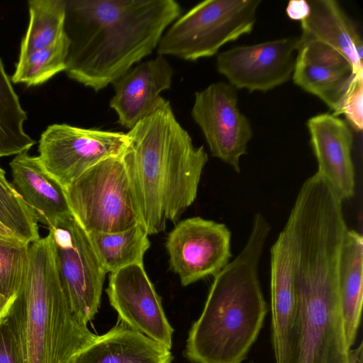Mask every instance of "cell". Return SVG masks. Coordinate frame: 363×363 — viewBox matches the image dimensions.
I'll use <instances>...</instances> for the list:
<instances>
[{
    "label": "cell",
    "mask_w": 363,
    "mask_h": 363,
    "mask_svg": "<svg viewBox=\"0 0 363 363\" xmlns=\"http://www.w3.org/2000/svg\"><path fill=\"white\" fill-rule=\"evenodd\" d=\"M0 238L6 239V240H13V241H19V240L23 241L16 234H14L12 231H11L7 228L4 226L1 223H0Z\"/></svg>",
    "instance_id": "1f68e13d"
},
{
    "label": "cell",
    "mask_w": 363,
    "mask_h": 363,
    "mask_svg": "<svg viewBox=\"0 0 363 363\" xmlns=\"http://www.w3.org/2000/svg\"><path fill=\"white\" fill-rule=\"evenodd\" d=\"M126 143L121 132L53 124L41 135L38 157L65 189L99 162L121 155Z\"/></svg>",
    "instance_id": "9c48e42d"
},
{
    "label": "cell",
    "mask_w": 363,
    "mask_h": 363,
    "mask_svg": "<svg viewBox=\"0 0 363 363\" xmlns=\"http://www.w3.org/2000/svg\"><path fill=\"white\" fill-rule=\"evenodd\" d=\"M296 244L288 220L270 250V298L275 363H282L297 309Z\"/></svg>",
    "instance_id": "5bb4252c"
},
{
    "label": "cell",
    "mask_w": 363,
    "mask_h": 363,
    "mask_svg": "<svg viewBox=\"0 0 363 363\" xmlns=\"http://www.w3.org/2000/svg\"><path fill=\"white\" fill-rule=\"evenodd\" d=\"M307 1L309 13L301 21L300 40L333 48L350 62L355 74L363 72V43L352 19L336 1Z\"/></svg>",
    "instance_id": "ac0fdd59"
},
{
    "label": "cell",
    "mask_w": 363,
    "mask_h": 363,
    "mask_svg": "<svg viewBox=\"0 0 363 363\" xmlns=\"http://www.w3.org/2000/svg\"><path fill=\"white\" fill-rule=\"evenodd\" d=\"M0 363H20L12 333L5 319L0 323Z\"/></svg>",
    "instance_id": "f1b7e54d"
},
{
    "label": "cell",
    "mask_w": 363,
    "mask_h": 363,
    "mask_svg": "<svg viewBox=\"0 0 363 363\" xmlns=\"http://www.w3.org/2000/svg\"><path fill=\"white\" fill-rule=\"evenodd\" d=\"M52 235L58 274L74 314L84 324L98 313L107 272L87 233L72 214L48 229Z\"/></svg>",
    "instance_id": "ba28073f"
},
{
    "label": "cell",
    "mask_w": 363,
    "mask_h": 363,
    "mask_svg": "<svg viewBox=\"0 0 363 363\" xmlns=\"http://www.w3.org/2000/svg\"><path fill=\"white\" fill-rule=\"evenodd\" d=\"M248 363H253V362H252V361H251V362H248Z\"/></svg>",
    "instance_id": "d6a6232c"
},
{
    "label": "cell",
    "mask_w": 363,
    "mask_h": 363,
    "mask_svg": "<svg viewBox=\"0 0 363 363\" xmlns=\"http://www.w3.org/2000/svg\"><path fill=\"white\" fill-rule=\"evenodd\" d=\"M181 12L174 0L66 1L67 75L101 91L152 54Z\"/></svg>",
    "instance_id": "6da1fadb"
},
{
    "label": "cell",
    "mask_w": 363,
    "mask_h": 363,
    "mask_svg": "<svg viewBox=\"0 0 363 363\" xmlns=\"http://www.w3.org/2000/svg\"><path fill=\"white\" fill-rule=\"evenodd\" d=\"M106 291L119 321L171 349L174 329L143 264H131L111 273Z\"/></svg>",
    "instance_id": "4fadbf2b"
},
{
    "label": "cell",
    "mask_w": 363,
    "mask_h": 363,
    "mask_svg": "<svg viewBox=\"0 0 363 363\" xmlns=\"http://www.w3.org/2000/svg\"><path fill=\"white\" fill-rule=\"evenodd\" d=\"M28 151L16 155L10 162L13 184L38 222L52 227L72 214L65 189L43 167L38 157Z\"/></svg>",
    "instance_id": "d6986e66"
},
{
    "label": "cell",
    "mask_w": 363,
    "mask_h": 363,
    "mask_svg": "<svg viewBox=\"0 0 363 363\" xmlns=\"http://www.w3.org/2000/svg\"><path fill=\"white\" fill-rule=\"evenodd\" d=\"M87 234L107 273L131 264H143L144 255L150 246L149 235L141 223L119 232H88Z\"/></svg>",
    "instance_id": "7402d4cb"
},
{
    "label": "cell",
    "mask_w": 363,
    "mask_h": 363,
    "mask_svg": "<svg viewBox=\"0 0 363 363\" xmlns=\"http://www.w3.org/2000/svg\"><path fill=\"white\" fill-rule=\"evenodd\" d=\"M231 234L220 223L201 217L180 221L169 233V265L183 286L216 275L231 257Z\"/></svg>",
    "instance_id": "8fae6325"
},
{
    "label": "cell",
    "mask_w": 363,
    "mask_h": 363,
    "mask_svg": "<svg viewBox=\"0 0 363 363\" xmlns=\"http://www.w3.org/2000/svg\"><path fill=\"white\" fill-rule=\"evenodd\" d=\"M28 9L30 21L19 58L52 44L65 33L66 1L31 0Z\"/></svg>",
    "instance_id": "cb8c5ba5"
},
{
    "label": "cell",
    "mask_w": 363,
    "mask_h": 363,
    "mask_svg": "<svg viewBox=\"0 0 363 363\" xmlns=\"http://www.w3.org/2000/svg\"><path fill=\"white\" fill-rule=\"evenodd\" d=\"M12 301L0 295V323L6 318Z\"/></svg>",
    "instance_id": "4dcf8cb0"
},
{
    "label": "cell",
    "mask_w": 363,
    "mask_h": 363,
    "mask_svg": "<svg viewBox=\"0 0 363 363\" xmlns=\"http://www.w3.org/2000/svg\"><path fill=\"white\" fill-rule=\"evenodd\" d=\"M307 128L318 162L316 173L326 179L343 201L351 199L354 194L355 174L350 127L338 116L325 113L310 118Z\"/></svg>",
    "instance_id": "2e32d148"
},
{
    "label": "cell",
    "mask_w": 363,
    "mask_h": 363,
    "mask_svg": "<svg viewBox=\"0 0 363 363\" xmlns=\"http://www.w3.org/2000/svg\"><path fill=\"white\" fill-rule=\"evenodd\" d=\"M363 72L354 74L342 99L338 115L343 114L357 131L363 128Z\"/></svg>",
    "instance_id": "83f0119b"
},
{
    "label": "cell",
    "mask_w": 363,
    "mask_h": 363,
    "mask_svg": "<svg viewBox=\"0 0 363 363\" xmlns=\"http://www.w3.org/2000/svg\"><path fill=\"white\" fill-rule=\"evenodd\" d=\"M340 251L325 242L296 255L297 309L282 363H348L340 293Z\"/></svg>",
    "instance_id": "5b68a950"
},
{
    "label": "cell",
    "mask_w": 363,
    "mask_h": 363,
    "mask_svg": "<svg viewBox=\"0 0 363 363\" xmlns=\"http://www.w3.org/2000/svg\"><path fill=\"white\" fill-rule=\"evenodd\" d=\"M363 239L347 229L341 251L339 293L346 340L350 348L360 325L363 297Z\"/></svg>",
    "instance_id": "44dd1931"
},
{
    "label": "cell",
    "mask_w": 363,
    "mask_h": 363,
    "mask_svg": "<svg viewBox=\"0 0 363 363\" xmlns=\"http://www.w3.org/2000/svg\"><path fill=\"white\" fill-rule=\"evenodd\" d=\"M191 116L201 130L211 155L240 172L253 135L249 118L240 111L236 89L229 83H212L195 94Z\"/></svg>",
    "instance_id": "30bf717a"
},
{
    "label": "cell",
    "mask_w": 363,
    "mask_h": 363,
    "mask_svg": "<svg viewBox=\"0 0 363 363\" xmlns=\"http://www.w3.org/2000/svg\"><path fill=\"white\" fill-rule=\"evenodd\" d=\"M26 112L0 58V157L28 151L35 143L25 131Z\"/></svg>",
    "instance_id": "603a6c76"
},
{
    "label": "cell",
    "mask_w": 363,
    "mask_h": 363,
    "mask_svg": "<svg viewBox=\"0 0 363 363\" xmlns=\"http://www.w3.org/2000/svg\"><path fill=\"white\" fill-rule=\"evenodd\" d=\"M271 226L255 215L247 240L214 276L203 310L189 333L184 354L194 363H242L268 312L259 264Z\"/></svg>",
    "instance_id": "3957f363"
},
{
    "label": "cell",
    "mask_w": 363,
    "mask_h": 363,
    "mask_svg": "<svg viewBox=\"0 0 363 363\" xmlns=\"http://www.w3.org/2000/svg\"><path fill=\"white\" fill-rule=\"evenodd\" d=\"M0 223L29 244L40 238L38 220L0 167Z\"/></svg>",
    "instance_id": "484cf974"
},
{
    "label": "cell",
    "mask_w": 363,
    "mask_h": 363,
    "mask_svg": "<svg viewBox=\"0 0 363 363\" xmlns=\"http://www.w3.org/2000/svg\"><path fill=\"white\" fill-rule=\"evenodd\" d=\"M5 320L20 363H69L98 337L70 308L50 232L30 244L26 276Z\"/></svg>",
    "instance_id": "277c9868"
},
{
    "label": "cell",
    "mask_w": 363,
    "mask_h": 363,
    "mask_svg": "<svg viewBox=\"0 0 363 363\" xmlns=\"http://www.w3.org/2000/svg\"><path fill=\"white\" fill-rule=\"evenodd\" d=\"M69 40L65 33L52 44L19 58L11 77L13 83L37 86L65 71Z\"/></svg>",
    "instance_id": "d4e9b609"
},
{
    "label": "cell",
    "mask_w": 363,
    "mask_h": 363,
    "mask_svg": "<svg viewBox=\"0 0 363 363\" xmlns=\"http://www.w3.org/2000/svg\"><path fill=\"white\" fill-rule=\"evenodd\" d=\"M309 13V6L307 1H290L286 7L288 16L293 20L302 21Z\"/></svg>",
    "instance_id": "f546056e"
},
{
    "label": "cell",
    "mask_w": 363,
    "mask_h": 363,
    "mask_svg": "<svg viewBox=\"0 0 363 363\" xmlns=\"http://www.w3.org/2000/svg\"><path fill=\"white\" fill-rule=\"evenodd\" d=\"M174 70L164 56L159 55L132 67L115 81L114 94L109 102L118 123L131 129L150 115L169 89Z\"/></svg>",
    "instance_id": "e0dca14e"
},
{
    "label": "cell",
    "mask_w": 363,
    "mask_h": 363,
    "mask_svg": "<svg viewBox=\"0 0 363 363\" xmlns=\"http://www.w3.org/2000/svg\"><path fill=\"white\" fill-rule=\"evenodd\" d=\"M259 0H206L176 19L163 34L157 52L196 61L216 55L225 44L250 33Z\"/></svg>",
    "instance_id": "8992f818"
},
{
    "label": "cell",
    "mask_w": 363,
    "mask_h": 363,
    "mask_svg": "<svg viewBox=\"0 0 363 363\" xmlns=\"http://www.w3.org/2000/svg\"><path fill=\"white\" fill-rule=\"evenodd\" d=\"M299 37H286L220 52L217 71L236 89L270 91L288 82L294 70Z\"/></svg>",
    "instance_id": "7c38bea8"
},
{
    "label": "cell",
    "mask_w": 363,
    "mask_h": 363,
    "mask_svg": "<svg viewBox=\"0 0 363 363\" xmlns=\"http://www.w3.org/2000/svg\"><path fill=\"white\" fill-rule=\"evenodd\" d=\"M354 74L350 62L333 48L299 38L291 78L298 86L321 99L335 116Z\"/></svg>",
    "instance_id": "9a60e30c"
},
{
    "label": "cell",
    "mask_w": 363,
    "mask_h": 363,
    "mask_svg": "<svg viewBox=\"0 0 363 363\" xmlns=\"http://www.w3.org/2000/svg\"><path fill=\"white\" fill-rule=\"evenodd\" d=\"M65 192L72 216L87 233L119 232L141 223L121 155L94 165Z\"/></svg>",
    "instance_id": "52a82bcc"
},
{
    "label": "cell",
    "mask_w": 363,
    "mask_h": 363,
    "mask_svg": "<svg viewBox=\"0 0 363 363\" xmlns=\"http://www.w3.org/2000/svg\"><path fill=\"white\" fill-rule=\"evenodd\" d=\"M30 244L0 238V295L10 301L16 297L26 276Z\"/></svg>",
    "instance_id": "4316f807"
},
{
    "label": "cell",
    "mask_w": 363,
    "mask_h": 363,
    "mask_svg": "<svg viewBox=\"0 0 363 363\" xmlns=\"http://www.w3.org/2000/svg\"><path fill=\"white\" fill-rule=\"evenodd\" d=\"M172 359L170 350L118 320L69 363H171Z\"/></svg>",
    "instance_id": "ffe728a7"
},
{
    "label": "cell",
    "mask_w": 363,
    "mask_h": 363,
    "mask_svg": "<svg viewBox=\"0 0 363 363\" xmlns=\"http://www.w3.org/2000/svg\"><path fill=\"white\" fill-rule=\"evenodd\" d=\"M126 136L121 157L141 224L149 235L156 234L195 201L208 155L203 146H194L163 97Z\"/></svg>",
    "instance_id": "7a4b0ae2"
}]
</instances>
